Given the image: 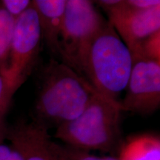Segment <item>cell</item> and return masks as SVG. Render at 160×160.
Returning a JSON list of instances; mask_svg holds the SVG:
<instances>
[{
    "label": "cell",
    "instance_id": "cell-1",
    "mask_svg": "<svg viewBox=\"0 0 160 160\" xmlns=\"http://www.w3.org/2000/svg\"><path fill=\"white\" fill-rule=\"evenodd\" d=\"M95 91L63 62L51 59L44 68L35 105V122L45 127L73 121L86 108Z\"/></svg>",
    "mask_w": 160,
    "mask_h": 160
},
{
    "label": "cell",
    "instance_id": "cell-2",
    "mask_svg": "<svg viewBox=\"0 0 160 160\" xmlns=\"http://www.w3.org/2000/svg\"><path fill=\"white\" fill-rule=\"evenodd\" d=\"M132 66L131 51L108 21L90 44L80 76L99 94L120 102L119 97L127 87Z\"/></svg>",
    "mask_w": 160,
    "mask_h": 160
},
{
    "label": "cell",
    "instance_id": "cell-3",
    "mask_svg": "<svg viewBox=\"0 0 160 160\" xmlns=\"http://www.w3.org/2000/svg\"><path fill=\"white\" fill-rule=\"evenodd\" d=\"M121 103L98 92L77 119L58 126L54 137L66 145L89 151H119L122 141Z\"/></svg>",
    "mask_w": 160,
    "mask_h": 160
},
{
    "label": "cell",
    "instance_id": "cell-4",
    "mask_svg": "<svg viewBox=\"0 0 160 160\" xmlns=\"http://www.w3.org/2000/svg\"><path fill=\"white\" fill-rule=\"evenodd\" d=\"M107 22L93 2L66 0L59 55L78 74L90 44Z\"/></svg>",
    "mask_w": 160,
    "mask_h": 160
},
{
    "label": "cell",
    "instance_id": "cell-5",
    "mask_svg": "<svg viewBox=\"0 0 160 160\" xmlns=\"http://www.w3.org/2000/svg\"><path fill=\"white\" fill-rule=\"evenodd\" d=\"M42 39L39 18L32 5L16 19L7 67L2 75L13 94L34 67Z\"/></svg>",
    "mask_w": 160,
    "mask_h": 160
},
{
    "label": "cell",
    "instance_id": "cell-6",
    "mask_svg": "<svg viewBox=\"0 0 160 160\" xmlns=\"http://www.w3.org/2000/svg\"><path fill=\"white\" fill-rule=\"evenodd\" d=\"M125 90V98L120 101L124 111L149 115L157 111L160 106V62L133 59Z\"/></svg>",
    "mask_w": 160,
    "mask_h": 160
},
{
    "label": "cell",
    "instance_id": "cell-7",
    "mask_svg": "<svg viewBox=\"0 0 160 160\" xmlns=\"http://www.w3.org/2000/svg\"><path fill=\"white\" fill-rule=\"evenodd\" d=\"M108 22L113 26L132 57L137 53L142 43L160 31V6L147 10L132 8L125 0L105 11Z\"/></svg>",
    "mask_w": 160,
    "mask_h": 160
},
{
    "label": "cell",
    "instance_id": "cell-8",
    "mask_svg": "<svg viewBox=\"0 0 160 160\" xmlns=\"http://www.w3.org/2000/svg\"><path fill=\"white\" fill-rule=\"evenodd\" d=\"M12 147L21 152L24 160H67L57 151L48 128L35 121L22 122L8 131Z\"/></svg>",
    "mask_w": 160,
    "mask_h": 160
},
{
    "label": "cell",
    "instance_id": "cell-9",
    "mask_svg": "<svg viewBox=\"0 0 160 160\" xmlns=\"http://www.w3.org/2000/svg\"><path fill=\"white\" fill-rule=\"evenodd\" d=\"M33 5L39 18L42 37L49 49L59 54L66 0H34Z\"/></svg>",
    "mask_w": 160,
    "mask_h": 160
},
{
    "label": "cell",
    "instance_id": "cell-10",
    "mask_svg": "<svg viewBox=\"0 0 160 160\" xmlns=\"http://www.w3.org/2000/svg\"><path fill=\"white\" fill-rule=\"evenodd\" d=\"M119 160H160L159 136L141 134L132 137L122 145Z\"/></svg>",
    "mask_w": 160,
    "mask_h": 160
},
{
    "label": "cell",
    "instance_id": "cell-11",
    "mask_svg": "<svg viewBox=\"0 0 160 160\" xmlns=\"http://www.w3.org/2000/svg\"><path fill=\"white\" fill-rule=\"evenodd\" d=\"M16 19L0 6V75H2L7 67Z\"/></svg>",
    "mask_w": 160,
    "mask_h": 160
},
{
    "label": "cell",
    "instance_id": "cell-12",
    "mask_svg": "<svg viewBox=\"0 0 160 160\" xmlns=\"http://www.w3.org/2000/svg\"><path fill=\"white\" fill-rule=\"evenodd\" d=\"M13 95L5 79L0 75V143H2L7 133L5 126V117Z\"/></svg>",
    "mask_w": 160,
    "mask_h": 160
},
{
    "label": "cell",
    "instance_id": "cell-13",
    "mask_svg": "<svg viewBox=\"0 0 160 160\" xmlns=\"http://www.w3.org/2000/svg\"><path fill=\"white\" fill-rule=\"evenodd\" d=\"M57 151L67 160H119L111 157H97L88 151H82L68 145H60L56 143Z\"/></svg>",
    "mask_w": 160,
    "mask_h": 160
},
{
    "label": "cell",
    "instance_id": "cell-14",
    "mask_svg": "<svg viewBox=\"0 0 160 160\" xmlns=\"http://www.w3.org/2000/svg\"><path fill=\"white\" fill-rule=\"evenodd\" d=\"M2 8L10 15L17 19L24 12L33 5V1L30 0H3Z\"/></svg>",
    "mask_w": 160,
    "mask_h": 160
},
{
    "label": "cell",
    "instance_id": "cell-15",
    "mask_svg": "<svg viewBox=\"0 0 160 160\" xmlns=\"http://www.w3.org/2000/svg\"><path fill=\"white\" fill-rule=\"evenodd\" d=\"M127 5L132 8L147 10L160 6L159 0H125Z\"/></svg>",
    "mask_w": 160,
    "mask_h": 160
},
{
    "label": "cell",
    "instance_id": "cell-16",
    "mask_svg": "<svg viewBox=\"0 0 160 160\" xmlns=\"http://www.w3.org/2000/svg\"><path fill=\"white\" fill-rule=\"evenodd\" d=\"M11 147V151L7 160H24L23 156L21 153V152L15 148L12 147V146Z\"/></svg>",
    "mask_w": 160,
    "mask_h": 160
}]
</instances>
